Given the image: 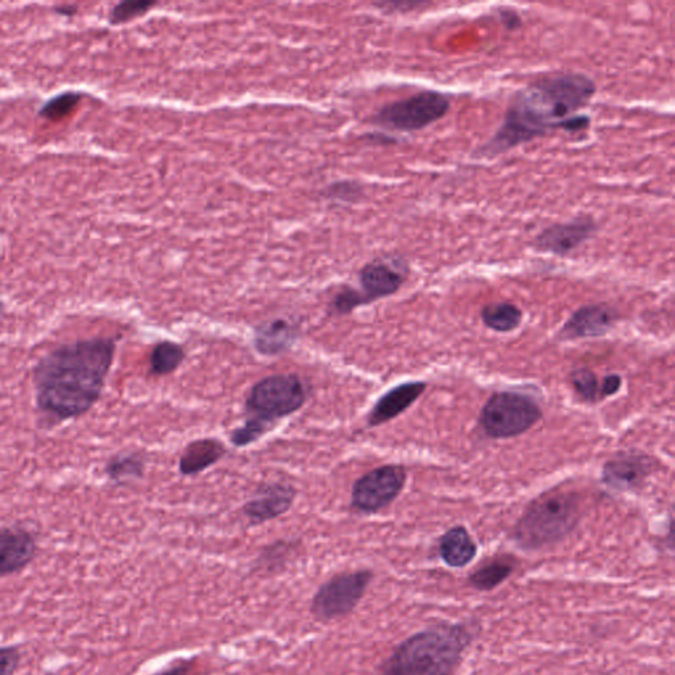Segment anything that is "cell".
<instances>
[{
	"instance_id": "6da1fadb",
	"label": "cell",
	"mask_w": 675,
	"mask_h": 675,
	"mask_svg": "<svg viewBox=\"0 0 675 675\" xmlns=\"http://www.w3.org/2000/svg\"><path fill=\"white\" fill-rule=\"evenodd\" d=\"M596 84L585 73L559 72L537 78L517 91L495 134L474 152L476 159H495L554 131L583 132L591 119L579 111L592 101Z\"/></svg>"
},
{
	"instance_id": "7a4b0ae2",
	"label": "cell",
	"mask_w": 675,
	"mask_h": 675,
	"mask_svg": "<svg viewBox=\"0 0 675 675\" xmlns=\"http://www.w3.org/2000/svg\"><path fill=\"white\" fill-rule=\"evenodd\" d=\"M113 338L66 343L43 356L33 371L37 408L52 422L84 416L97 404L115 358Z\"/></svg>"
},
{
	"instance_id": "3957f363",
	"label": "cell",
	"mask_w": 675,
	"mask_h": 675,
	"mask_svg": "<svg viewBox=\"0 0 675 675\" xmlns=\"http://www.w3.org/2000/svg\"><path fill=\"white\" fill-rule=\"evenodd\" d=\"M478 635V623H441L404 640L376 675H453Z\"/></svg>"
},
{
	"instance_id": "277c9868",
	"label": "cell",
	"mask_w": 675,
	"mask_h": 675,
	"mask_svg": "<svg viewBox=\"0 0 675 675\" xmlns=\"http://www.w3.org/2000/svg\"><path fill=\"white\" fill-rule=\"evenodd\" d=\"M581 501L570 491H549L534 499L512 530L520 549L537 552L559 544L579 524Z\"/></svg>"
},
{
	"instance_id": "5b68a950",
	"label": "cell",
	"mask_w": 675,
	"mask_h": 675,
	"mask_svg": "<svg viewBox=\"0 0 675 675\" xmlns=\"http://www.w3.org/2000/svg\"><path fill=\"white\" fill-rule=\"evenodd\" d=\"M308 399V391L300 376L277 374L267 376L252 387L246 400L248 418H255L265 425H275L277 420L300 411Z\"/></svg>"
},
{
	"instance_id": "8992f818",
	"label": "cell",
	"mask_w": 675,
	"mask_h": 675,
	"mask_svg": "<svg viewBox=\"0 0 675 675\" xmlns=\"http://www.w3.org/2000/svg\"><path fill=\"white\" fill-rule=\"evenodd\" d=\"M450 109L449 95L441 91L424 90L383 106L372 115L371 123L387 131L409 134L440 122Z\"/></svg>"
},
{
	"instance_id": "52a82bcc",
	"label": "cell",
	"mask_w": 675,
	"mask_h": 675,
	"mask_svg": "<svg viewBox=\"0 0 675 675\" xmlns=\"http://www.w3.org/2000/svg\"><path fill=\"white\" fill-rule=\"evenodd\" d=\"M540 405L517 392L492 395L480 412L479 425L488 437L504 440L521 436L541 420Z\"/></svg>"
},
{
	"instance_id": "ba28073f",
	"label": "cell",
	"mask_w": 675,
	"mask_h": 675,
	"mask_svg": "<svg viewBox=\"0 0 675 675\" xmlns=\"http://www.w3.org/2000/svg\"><path fill=\"white\" fill-rule=\"evenodd\" d=\"M372 581L374 573L368 569L333 575L318 587L310 604V614L322 623L349 616L362 602Z\"/></svg>"
},
{
	"instance_id": "9c48e42d",
	"label": "cell",
	"mask_w": 675,
	"mask_h": 675,
	"mask_svg": "<svg viewBox=\"0 0 675 675\" xmlns=\"http://www.w3.org/2000/svg\"><path fill=\"white\" fill-rule=\"evenodd\" d=\"M407 470L400 465L378 467L360 476L351 492V507L360 513H378L389 507L407 483Z\"/></svg>"
},
{
	"instance_id": "30bf717a",
	"label": "cell",
	"mask_w": 675,
	"mask_h": 675,
	"mask_svg": "<svg viewBox=\"0 0 675 675\" xmlns=\"http://www.w3.org/2000/svg\"><path fill=\"white\" fill-rule=\"evenodd\" d=\"M591 215H578L569 222L553 223L534 236L532 246L538 252L566 258L598 233Z\"/></svg>"
},
{
	"instance_id": "8fae6325",
	"label": "cell",
	"mask_w": 675,
	"mask_h": 675,
	"mask_svg": "<svg viewBox=\"0 0 675 675\" xmlns=\"http://www.w3.org/2000/svg\"><path fill=\"white\" fill-rule=\"evenodd\" d=\"M408 272V265L401 258L372 260L360 269V292L368 304L392 296L403 287Z\"/></svg>"
},
{
	"instance_id": "7c38bea8",
	"label": "cell",
	"mask_w": 675,
	"mask_h": 675,
	"mask_svg": "<svg viewBox=\"0 0 675 675\" xmlns=\"http://www.w3.org/2000/svg\"><path fill=\"white\" fill-rule=\"evenodd\" d=\"M657 470L656 458L640 451L620 453L603 467V483L616 491H635Z\"/></svg>"
},
{
	"instance_id": "4fadbf2b",
	"label": "cell",
	"mask_w": 675,
	"mask_h": 675,
	"mask_svg": "<svg viewBox=\"0 0 675 675\" xmlns=\"http://www.w3.org/2000/svg\"><path fill=\"white\" fill-rule=\"evenodd\" d=\"M35 534L22 527L0 528V579L26 570L37 556Z\"/></svg>"
},
{
	"instance_id": "5bb4252c",
	"label": "cell",
	"mask_w": 675,
	"mask_h": 675,
	"mask_svg": "<svg viewBox=\"0 0 675 675\" xmlns=\"http://www.w3.org/2000/svg\"><path fill=\"white\" fill-rule=\"evenodd\" d=\"M619 318L614 306L608 304L583 306L559 330V339L573 341V339L600 337L607 334Z\"/></svg>"
},
{
	"instance_id": "9a60e30c",
	"label": "cell",
	"mask_w": 675,
	"mask_h": 675,
	"mask_svg": "<svg viewBox=\"0 0 675 675\" xmlns=\"http://www.w3.org/2000/svg\"><path fill=\"white\" fill-rule=\"evenodd\" d=\"M297 491L292 484L271 483L259 488L254 498L243 507L244 516L252 524H264L287 513L296 499Z\"/></svg>"
},
{
	"instance_id": "2e32d148",
	"label": "cell",
	"mask_w": 675,
	"mask_h": 675,
	"mask_svg": "<svg viewBox=\"0 0 675 675\" xmlns=\"http://www.w3.org/2000/svg\"><path fill=\"white\" fill-rule=\"evenodd\" d=\"M425 391L426 383L424 382H408L389 389L376 401L374 408L368 414V426L376 428L385 422L395 420L401 413L411 408Z\"/></svg>"
},
{
	"instance_id": "e0dca14e",
	"label": "cell",
	"mask_w": 675,
	"mask_h": 675,
	"mask_svg": "<svg viewBox=\"0 0 675 675\" xmlns=\"http://www.w3.org/2000/svg\"><path fill=\"white\" fill-rule=\"evenodd\" d=\"M298 325L287 318L262 323L256 327L254 345L256 350L263 355H279L289 350L296 341Z\"/></svg>"
},
{
	"instance_id": "ac0fdd59",
	"label": "cell",
	"mask_w": 675,
	"mask_h": 675,
	"mask_svg": "<svg viewBox=\"0 0 675 675\" xmlns=\"http://www.w3.org/2000/svg\"><path fill=\"white\" fill-rule=\"evenodd\" d=\"M438 553L447 566L453 569H463L474 561L478 554V546L472 540L469 530L458 525V527L447 530L440 538Z\"/></svg>"
},
{
	"instance_id": "d6986e66",
	"label": "cell",
	"mask_w": 675,
	"mask_h": 675,
	"mask_svg": "<svg viewBox=\"0 0 675 675\" xmlns=\"http://www.w3.org/2000/svg\"><path fill=\"white\" fill-rule=\"evenodd\" d=\"M226 447L215 438H201L190 442L185 447L180 458V472L182 475L192 476L201 474L215 463L221 461L226 454Z\"/></svg>"
},
{
	"instance_id": "ffe728a7",
	"label": "cell",
	"mask_w": 675,
	"mask_h": 675,
	"mask_svg": "<svg viewBox=\"0 0 675 675\" xmlns=\"http://www.w3.org/2000/svg\"><path fill=\"white\" fill-rule=\"evenodd\" d=\"M516 569L515 558L500 556L492 558L475 570L469 577V585L478 591H492L503 585Z\"/></svg>"
},
{
	"instance_id": "44dd1931",
	"label": "cell",
	"mask_w": 675,
	"mask_h": 675,
	"mask_svg": "<svg viewBox=\"0 0 675 675\" xmlns=\"http://www.w3.org/2000/svg\"><path fill=\"white\" fill-rule=\"evenodd\" d=\"M482 321L488 329L499 331V333H511L523 322V312L519 306L511 302H494V304L484 306Z\"/></svg>"
},
{
	"instance_id": "7402d4cb",
	"label": "cell",
	"mask_w": 675,
	"mask_h": 675,
	"mask_svg": "<svg viewBox=\"0 0 675 675\" xmlns=\"http://www.w3.org/2000/svg\"><path fill=\"white\" fill-rule=\"evenodd\" d=\"M185 358L184 347L178 343L171 341L157 343L149 356L151 374L156 376L172 374L181 366Z\"/></svg>"
},
{
	"instance_id": "603a6c76",
	"label": "cell",
	"mask_w": 675,
	"mask_h": 675,
	"mask_svg": "<svg viewBox=\"0 0 675 675\" xmlns=\"http://www.w3.org/2000/svg\"><path fill=\"white\" fill-rule=\"evenodd\" d=\"M144 467L146 463L140 455L118 454L107 463L106 474L114 483H127L142 478Z\"/></svg>"
},
{
	"instance_id": "cb8c5ba5",
	"label": "cell",
	"mask_w": 675,
	"mask_h": 675,
	"mask_svg": "<svg viewBox=\"0 0 675 675\" xmlns=\"http://www.w3.org/2000/svg\"><path fill=\"white\" fill-rule=\"evenodd\" d=\"M82 99H84V93H81V91H64V93L57 94L56 97L49 98L40 107L39 117L49 120V122H60L77 109Z\"/></svg>"
},
{
	"instance_id": "d4e9b609",
	"label": "cell",
	"mask_w": 675,
	"mask_h": 675,
	"mask_svg": "<svg viewBox=\"0 0 675 675\" xmlns=\"http://www.w3.org/2000/svg\"><path fill=\"white\" fill-rule=\"evenodd\" d=\"M294 550H296V546L289 541H277L275 544L267 546L256 559L255 570L264 571L267 574L279 573L281 569L287 566Z\"/></svg>"
},
{
	"instance_id": "484cf974",
	"label": "cell",
	"mask_w": 675,
	"mask_h": 675,
	"mask_svg": "<svg viewBox=\"0 0 675 675\" xmlns=\"http://www.w3.org/2000/svg\"><path fill=\"white\" fill-rule=\"evenodd\" d=\"M157 6L156 2H146V0H139V2H120L115 4L109 12V23L111 26H120L132 22V20L142 18L143 15L148 14L151 8Z\"/></svg>"
},
{
	"instance_id": "4316f807",
	"label": "cell",
	"mask_w": 675,
	"mask_h": 675,
	"mask_svg": "<svg viewBox=\"0 0 675 675\" xmlns=\"http://www.w3.org/2000/svg\"><path fill=\"white\" fill-rule=\"evenodd\" d=\"M570 382L579 397L586 403H595L600 397V385L596 375L588 368H578L571 372Z\"/></svg>"
},
{
	"instance_id": "83f0119b",
	"label": "cell",
	"mask_w": 675,
	"mask_h": 675,
	"mask_svg": "<svg viewBox=\"0 0 675 675\" xmlns=\"http://www.w3.org/2000/svg\"><path fill=\"white\" fill-rule=\"evenodd\" d=\"M269 429L271 426L265 425L264 422L247 417L246 422L231 433V442L236 447L252 445L260 440Z\"/></svg>"
},
{
	"instance_id": "f1b7e54d",
	"label": "cell",
	"mask_w": 675,
	"mask_h": 675,
	"mask_svg": "<svg viewBox=\"0 0 675 675\" xmlns=\"http://www.w3.org/2000/svg\"><path fill=\"white\" fill-rule=\"evenodd\" d=\"M367 304L366 297L363 296L362 292L351 287H345L335 294L330 302V309L331 312L339 314V316H345V314L354 312L359 306Z\"/></svg>"
},
{
	"instance_id": "f546056e",
	"label": "cell",
	"mask_w": 675,
	"mask_h": 675,
	"mask_svg": "<svg viewBox=\"0 0 675 675\" xmlns=\"http://www.w3.org/2000/svg\"><path fill=\"white\" fill-rule=\"evenodd\" d=\"M325 196L329 200L353 204L363 197V186L356 181L335 182L326 189Z\"/></svg>"
},
{
	"instance_id": "4dcf8cb0",
	"label": "cell",
	"mask_w": 675,
	"mask_h": 675,
	"mask_svg": "<svg viewBox=\"0 0 675 675\" xmlns=\"http://www.w3.org/2000/svg\"><path fill=\"white\" fill-rule=\"evenodd\" d=\"M22 664V652L18 645L0 646V675H15Z\"/></svg>"
},
{
	"instance_id": "1f68e13d",
	"label": "cell",
	"mask_w": 675,
	"mask_h": 675,
	"mask_svg": "<svg viewBox=\"0 0 675 675\" xmlns=\"http://www.w3.org/2000/svg\"><path fill=\"white\" fill-rule=\"evenodd\" d=\"M499 20L508 31L519 30L523 26V19L519 12L512 8H499Z\"/></svg>"
},
{
	"instance_id": "d6a6232c",
	"label": "cell",
	"mask_w": 675,
	"mask_h": 675,
	"mask_svg": "<svg viewBox=\"0 0 675 675\" xmlns=\"http://www.w3.org/2000/svg\"><path fill=\"white\" fill-rule=\"evenodd\" d=\"M621 383H623V379H621L620 375L612 374L606 376L603 380L602 388H600V397L616 395L620 391Z\"/></svg>"
},
{
	"instance_id": "836d02e7",
	"label": "cell",
	"mask_w": 675,
	"mask_h": 675,
	"mask_svg": "<svg viewBox=\"0 0 675 675\" xmlns=\"http://www.w3.org/2000/svg\"><path fill=\"white\" fill-rule=\"evenodd\" d=\"M53 12L56 15L64 16V18H73L74 15L78 14V7L74 4H61V6L53 8Z\"/></svg>"
},
{
	"instance_id": "e575fe53",
	"label": "cell",
	"mask_w": 675,
	"mask_h": 675,
	"mask_svg": "<svg viewBox=\"0 0 675 675\" xmlns=\"http://www.w3.org/2000/svg\"><path fill=\"white\" fill-rule=\"evenodd\" d=\"M4 316H6V306L0 302V323H2Z\"/></svg>"
}]
</instances>
